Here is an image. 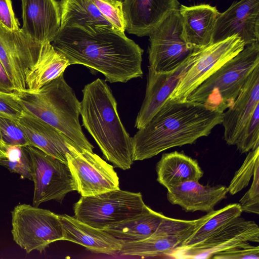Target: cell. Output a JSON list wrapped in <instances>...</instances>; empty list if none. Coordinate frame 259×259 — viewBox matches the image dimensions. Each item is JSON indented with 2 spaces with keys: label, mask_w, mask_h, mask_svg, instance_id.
I'll return each mask as SVG.
<instances>
[{
  "label": "cell",
  "mask_w": 259,
  "mask_h": 259,
  "mask_svg": "<svg viewBox=\"0 0 259 259\" xmlns=\"http://www.w3.org/2000/svg\"><path fill=\"white\" fill-rule=\"evenodd\" d=\"M24 147L32 166L33 206L38 207L50 200L61 203L68 193L76 191L75 181L67 164L34 146Z\"/></svg>",
  "instance_id": "8"
},
{
  "label": "cell",
  "mask_w": 259,
  "mask_h": 259,
  "mask_svg": "<svg viewBox=\"0 0 259 259\" xmlns=\"http://www.w3.org/2000/svg\"><path fill=\"white\" fill-rule=\"evenodd\" d=\"M23 111L17 101L14 92L7 93L0 90V117L17 122Z\"/></svg>",
  "instance_id": "36"
},
{
  "label": "cell",
  "mask_w": 259,
  "mask_h": 259,
  "mask_svg": "<svg viewBox=\"0 0 259 259\" xmlns=\"http://www.w3.org/2000/svg\"><path fill=\"white\" fill-rule=\"evenodd\" d=\"M66 158L76 191L81 196L95 195L120 188L119 178L113 166L93 151L72 146Z\"/></svg>",
  "instance_id": "12"
},
{
  "label": "cell",
  "mask_w": 259,
  "mask_h": 259,
  "mask_svg": "<svg viewBox=\"0 0 259 259\" xmlns=\"http://www.w3.org/2000/svg\"><path fill=\"white\" fill-rule=\"evenodd\" d=\"M165 217L146 205L141 213L104 230L124 242L139 241L155 233Z\"/></svg>",
  "instance_id": "27"
},
{
  "label": "cell",
  "mask_w": 259,
  "mask_h": 259,
  "mask_svg": "<svg viewBox=\"0 0 259 259\" xmlns=\"http://www.w3.org/2000/svg\"><path fill=\"white\" fill-rule=\"evenodd\" d=\"M241 153H245L259 147V105L240 134L235 144Z\"/></svg>",
  "instance_id": "31"
},
{
  "label": "cell",
  "mask_w": 259,
  "mask_h": 259,
  "mask_svg": "<svg viewBox=\"0 0 259 259\" xmlns=\"http://www.w3.org/2000/svg\"><path fill=\"white\" fill-rule=\"evenodd\" d=\"M210 258L213 259H259V246L246 242L235 247L218 252Z\"/></svg>",
  "instance_id": "34"
},
{
  "label": "cell",
  "mask_w": 259,
  "mask_h": 259,
  "mask_svg": "<svg viewBox=\"0 0 259 259\" xmlns=\"http://www.w3.org/2000/svg\"><path fill=\"white\" fill-rule=\"evenodd\" d=\"M237 35L245 46L259 43V0L234 2L217 19L212 43Z\"/></svg>",
  "instance_id": "14"
},
{
  "label": "cell",
  "mask_w": 259,
  "mask_h": 259,
  "mask_svg": "<svg viewBox=\"0 0 259 259\" xmlns=\"http://www.w3.org/2000/svg\"><path fill=\"white\" fill-rule=\"evenodd\" d=\"M62 224L64 240L81 245L96 253H117L124 242L104 230L89 226L74 216L58 214Z\"/></svg>",
  "instance_id": "23"
},
{
  "label": "cell",
  "mask_w": 259,
  "mask_h": 259,
  "mask_svg": "<svg viewBox=\"0 0 259 259\" xmlns=\"http://www.w3.org/2000/svg\"><path fill=\"white\" fill-rule=\"evenodd\" d=\"M52 42L70 65L81 64L101 72L110 83L143 76V50L117 29L88 31L76 26L60 28Z\"/></svg>",
  "instance_id": "1"
},
{
  "label": "cell",
  "mask_w": 259,
  "mask_h": 259,
  "mask_svg": "<svg viewBox=\"0 0 259 259\" xmlns=\"http://www.w3.org/2000/svg\"><path fill=\"white\" fill-rule=\"evenodd\" d=\"M0 90L7 93L15 91L14 85L0 60Z\"/></svg>",
  "instance_id": "38"
},
{
  "label": "cell",
  "mask_w": 259,
  "mask_h": 259,
  "mask_svg": "<svg viewBox=\"0 0 259 259\" xmlns=\"http://www.w3.org/2000/svg\"><path fill=\"white\" fill-rule=\"evenodd\" d=\"M0 132L4 146L6 145L25 147L28 140L18 122L0 117Z\"/></svg>",
  "instance_id": "33"
},
{
  "label": "cell",
  "mask_w": 259,
  "mask_h": 259,
  "mask_svg": "<svg viewBox=\"0 0 259 259\" xmlns=\"http://www.w3.org/2000/svg\"><path fill=\"white\" fill-rule=\"evenodd\" d=\"M6 153L5 151V149L4 146H3L0 144V159L6 158Z\"/></svg>",
  "instance_id": "39"
},
{
  "label": "cell",
  "mask_w": 259,
  "mask_h": 259,
  "mask_svg": "<svg viewBox=\"0 0 259 259\" xmlns=\"http://www.w3.org/2000/svg\"><path fill=\"white\" fill-rule=\"evenodd\" d=\"M102 14L119 31L124 33L125 21L122 2L116 0H93Z\"/></svg>",
  "instance_id": "32"
},
{
  "label": "cell",
  "mask_w": 259,
  "mask_h": 259,
  "mask_svg": "<svg viewBox=\"0 0 259 259\" xmlns=\"http://www.w3.org/2000/svg\"><path fill=\"white\" fill-rule=\"evenodd\" d=\"M21 30L40 44L51 43L61 26L59 2L56 0H21Z\"/></svg>",
  "instance_id": "18"
},
{
  "label": "cell",
  "mask_w": 259,
  "mask_h": 259,
  "mask_svg": "<svg viewBox=\"0 0 259 259\" xmlns=\"http://www.w3.org/2000/svg\"><path fill=\"white\" fill-rule=\"evenodd\" d=\"M13 240L27 254L41 253L52 243L63 239L57 214L28 204H19L11 211Z\"/></svg>",
  "instance_id": "7"
},
{
  "label": "cell",
  "mask_w": 259,
  "mask_h": 259,
  "mask_svg": "<svg viewBox=\"0 0 259 259\" xmlns=\"http://www.w3.org/2000/svg\"><path fill=\"white\" fill-rule=\"evenodd\" d=\"M245 46L240 37L234 35L196 50L194 62L179 81L168 99L185 100L193 91L243 50Z\"/></svg>",
  "instance_id": "10"
},
{
  "label": "cell",
  "mask_w": 259,
  "mask_h": 259,
  "mask_svg": "<svg viewBox=\"0 0 259 259\" xmlns=\"http://www.w3.org/2000/svg\"><path fill=\"white\" fill-rule=\"evenodd\" d=\"M242 212L259 213V164L255 169L251 186L239 201Z\"/></svg>",
  "instance_id": "35"
},
{
  "label": "cell",
  "mask_w": 259,
  "mask_h": 259,
  "mask_svg": "<svg viewBox=\"0 0 259 259\" xmlns=\"http://www.w3.org/2000/svg\"><path fill=\"white\" fill-rule=\"evenodd\" d=\"M183 36L190 49L196 50L212 43L217 19L220 12L208 4L192 6L180 5L179 8Z\"/></svg>",
  "instance_id": "21"
},
{
  "label": "cell",
  "mask_w": 259,
  "mask_h": 259,
  "mask_svg": "<svg viewBox=\"0 0 259 259\" xmlns=\"http://www.w3.org/2000/svg\"><path fill=\"white\" fill-rule=\"evenodd\" d=\"M246 242H259V228L252 221L235 219L196 246L170 256L174 258H210L216 252Z\"/></svg>",
  "instance_id": "15"
},
{
  "label": "cell",
  "mask_w": 259,
  "mask_h": 259,
  "mask_svg": "<svg viewBox=\"0 0 259 259\" xmlns=\"http://www.w3.org/2000/svg\"><path fill=\"white\" fill-rule=\"evenodd\" d=\"M156 171L157 181L167 190L185 181H199L203 175L196 160L178 151L163 154Z\"/></svg>",
  "instance_id": "24"
},
{
  "label": "cell",
  "mask_w": 259,
  "mask_h": 259,
  "mask_svg": "<svg viewBox=\"0 0 259 259\" xmlns=\"http://www.w3.org/2000/svg\"><path fill=\"white\" fill-rule=\"evenodd\" d=\"M228 193L224 186H204L198 181H188L167 189L166 197L171 204L181 206L186 211L208 213L226 198Z\"/></svg>",
  "instance_id": "22"
},
{
  "label": "cell",
  "mask_w": 259,
  "mask_h": 259,
  "mask_svg": "<svg viewBox=\"0 0 259 259\" xmlns=\"http://www.w3.org/2000/svg\"><path fill=\"white\" fill-rule=\"evenodd\" d=\"M223 113L187 100L167 99L132 138L133 161L151 158L175 147L208 136L222 122Z\"/></svg>",
  "instance_id": "2"
},
{
  "label": "cell",
  "mask_w": 259,
  "mask_h": 259,
  "mask_svg": "<svg viewBox=\"0 0 259 259\" xmlns=\"http://www.w3.org/2000/svg\"><path fill=\"white\" fill-rule=\"evenodd\" d=\"M59 4L60 28L76 26L88 31L104 27L116 29L102 14L93 0H61Z\"/></svg>",
  "instance_id": "25"
},
{
  "label": "cell",
  "mask_w": 259,
  "mask_h": 259,
  "mask_svg": "<svg viewBox=\"0 0 259 259\" xmlns=\"http://www.w3.org/2000/svg\"><path fill=\"white\" fill-rule=\"evenodd\" d=\"M242 210L238 203L229 204L224 207L213 210L211 216L180 246L168 256L190 249L207 239L235 219L241 216Z\"/></svg>",
  "instance_id": "28"
},
{
  "label": "cell",
  "mask_w": 259,
  "mask_h": 259,
  "mask_svg": "<svg viewBox=\"0 0 259 259\" xmlns=\"http://www.w3.org/2000/svg\"><path fill=\"white\" fill-rule=\"evenodd\" d=\"M259 65V43L245 46L192 92L186 100L223 113L233 104L250 74Z\"/></svg>",
  "instance_id": "5"
},
{
  "label": "cell",
  "mask_w": 259,
  "mask_h": 259,
  "mask_svg": "<svg viewBox=\"0 0 259 259\" xmlns=\"http://www.w3.org/2000/svg\"><path fill=\"white\" fill-rule=\"evenodd\" d=\"M0 144L4 147V144L3 142V141H2V137H1V132H0ZM5 148V147H4Z\"/></svg>",
  "instance_id": "40"
},
{
  "label": "cell",
  "mask_w": 259,
  "mask_h": 259,
  "mask_svg": "<svg viewBox=\"0 0 259 259\" xmlns=\"http://www.w3.org/2000/svg\"><path fill=\"white\" fill-rule=\"evenodd\" d=\"M0 23L11 31L20 29L18 20L14 13L11 0H0Z\"/></svg>",
  "instance_id": "37"
},
{
  "label": "cell",
  "mask_w": 259,
  "mask_h": 259,
  "mask_svg": "<svg viewBox=\"0 0 259 259\" xmlns=\"http://www.w3.org/2000/svg\"><path fill=\"white\" fill-rule=\"evenodd\" d=\"M69 65L66 57L51 43L44 44L37 60L26 76L27 90H39L63 73Z\"/></svg>",
  "instance_id": "26"
},
{
  "label": "cell",
  "mask_w": 259,
  "mask_h": 259,
  "mask_svg": "<svg viewBox=\"0 0 259 259\" xmlns=\"http://www.w3.org/2000/svg\"><path fill=\"white\" fill-rule=\"evenodd\" d=\"M195 57L194 50L180 65L167 72L156 73L148 67L145 96L135 121L137 129L144 126L168 99Z\"/></svg>",
  "instance_id": "16"
},
{
  "label": "cell",
  "mask_w": 259,
  "mask_h": 259,
  "mask_svg": "<svg viewBox=\"0 0 259 259\" xmlns=\"http://www.w3.org/2000/svg\"><path fill=\"white\" fill-rule=\"evenodd\" d=\"M6 157L0 159V165L11 172L20 176L21 179L33 180L31 161L24 147L8 145L4 146Z\"/></svg>",
  "instance_id": "29"
},
{
  "label": "cell",
  "mask_w": 259,
  "mask_h": 259,
  "mask_svg": "<svg viewBox=\"0 0 259 259\" xmlns=\"http://www.w3.org/2000/svg\"><path fill=\"white\" fill-rule=\"evenodd\" d=\"M116 1H119V2H122L123 0H116Z\"/></svg>",
  "instance_id": "41"
},
{
  "label": "cell",
  "mask_w": 259,
  "mask_h": 259,
  "mask_svg": "<svg viewBox=\"0 0 259 259\" xmlns=\"http://www.w3.org/2000/svg\"><path fill=\"white\" fill-rule=\"evenodd\" d=\"M259 105V65L250 74L231 107L223 112L222 124L228 145L236 141Z\"/></svg>",
  "instance_id": "19"
},
{
  "label": "cell",
  "mask_w": 259,
  "mask_h": 259,
  "mask_svg": "<svg viewBox=\"0 0 259 259\" xmlns=\"http://www.w3.org/2000/svg\"><path fill=\"white\" fill-rule=\"evenodd\" d=\"M213 211L199 219L185 220L165 217L150 237L139 241L124 242L118 254L141 257H167L212 215Z\"/></svg>",
  "instance_id": "9"
},
{
  "label": "cell",
  "mask_w": 259,
  "mask_h": 259,
  "mask_svg": "<svg viewBox=\"0 0 259 259\" xmlns=\"http://www.w3.org/2000/svg\"><path fill=\"white\" fill-rule=\"evenodd\" d=\"M180 5L178 0H123L125 30L139 37L149 36Z\"/></svg>",
  "instance_id": "17"
},
{
  "label": "cell",
  "mask_w": 259,
  "mask_h": 259,
  "mask_svg": "<svg viewBox=\"0 0 259 259\" xmlns=\"http://www.w3.org/2000/svg\"><path fill=\"white\" fill-rule=\"evenodd\" d=\"M44 44L31 38L21 28L11 31L0 23V60L15 91L27 90L26 76L37 60Z\"/></svg>",
  "instance_id": "13"
},
{
  "label": "cell",
  "mask_w": 259,
  "mask_h": 259,
  "mask_svg": "<svg viewBox=\"0 0 259 259\" xmlns=\"http://www.w3.org/2000/svg\"><path fill=\"white\" fill-rule=\"evenodd\" d=\"M17 122L29 145L64 163L67 164L66 155L71 152L72 146L82 149L62 132L29 113L23 111Z\"/></svg>",
  "instance_id": "20"
},
{
  "label": "cell",
  "mask_w": 259,
  "mask_h": 259,
  "mask_svg": "<svg viewBox=\"0 0 259 259\" xmlns=\"http://www.w3.org/2000/svg\"><path fill=\"white\" fill-rule=\"evenodd\" d=\"M259 164V147L248 152L239 169L236 171L229 186L228 192L235 195L247 187L253 177L256 166Z\"/></svg>",
  "instance_id": "30"
},
{
  "label": "cell",
  "mask_w": 259,
  "mask_h": 259,
  "mask_svg": "<svg viewBox=\"0 0 259 259\" xmlns=\"http://www.w3.org/2000/svg\"><path fill=\"white\" fill-rule=\"evenodd\" d=\"M13 92L24 111L56 128L80 148L93 151L94 147L79 123L80 102L65 81L64 73L38 90Z\"/></svg>",
  "instance_id": "4"
},
{
  "label": "cell",
  "mask_w": 259,
  "mask_h": 259,
  "mask_svg": "<svg viewBox=\"0 0 259 259\" xmlns=\"http://www.w3.org/2000/svg\"><path fill=\"white\" fill-rule=\"evenodd\" d=\"M148 36V67L156 73L174 70L194 51L183 38L178 10L169 14Z\"/></svg>",
  "instance_id": "11"
},
{
  "label": "cell",
  "mask_w": 259,
  "mask_h": 259,
  "mask_svg": "<svg viewBox=\"0 0 259 259\" xmlns=\"http://www.w3.org/2000/svg\"><path fill=\"white\" fill-rule=\"evenodd\" d=\"M140 192L120 188L99 194L81 196L73 206L74 217L93 227H107L135 216L145 208Z\"/></svg>",
  "instance_id": "6"
},
{
  "label": "cell",
  "mask_w": 259,
  "mask_h": 259,
  "mask_svg": "<svg viewBox=\"0 0 259 259\" xmlns=\"http://www.w3.org/2000/svg\"><path fill=\"white\" fill-rule=\"evenodd\" d=\"M82 95L79 106L82 125L106 160L115 167L130 169L133 163L132 138L120 120L109 87L97 78L84 86Z\"/></svg>",
  "instance_id": "3"
}]
</instances>
